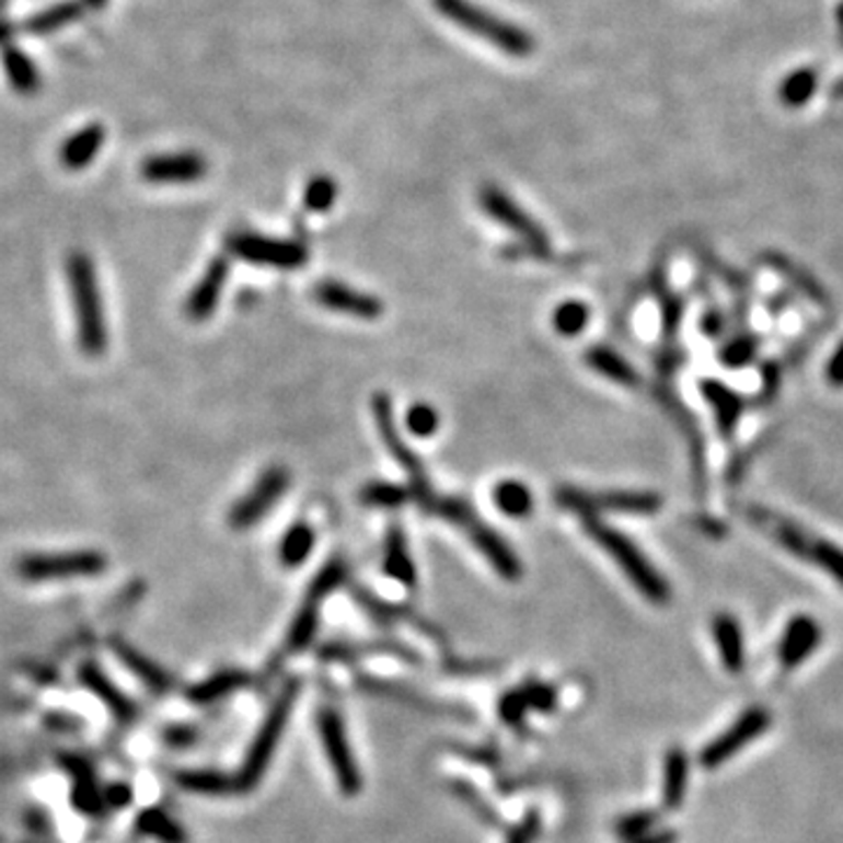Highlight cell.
I'll return each instance as SVG.
<instances>
[{
    "mask_svg": "<svg viewBox=\"0 0 843 843\" xmlns=\"http://www.w3.org/2000/svg\"><path fill=\"white\" fill-rule=\"evenodd\" d=\"M244 684H249V674L246 672H240V670H223V672H216L213 678L205 680L195 684L190 691H188V698L193 703H213L218 698H223L228 694H232V691L242 689Z\"/></svg>",
    "mask_w": 843,
    "mask_h": 843,
    "instance_id": "obj_29",
    "label": "cell"
},
{
    "mask_svg": "<svg viewBox=\"0 0 843 843\" xmlns=\"http://www.w3.org/2000/svg\"><path fill=\"white\" fill-rule=\"evenodd\" d=\"M373 413H376V422H378V429H380V436L384 446L390 448L392 458L401 464V469L406 471L408 478H411V490H413V497L417 501H425L429 495H434L431 490V483H429V476L425 471V464L419 462L417 454L413 450H408L406 441H403V436L396 427V419H394V408H392V401L386 394H378L373 399Z\"/></svg>",
    "mask_w": 843,
    "mask_h": 843,
    "instance_id": "obj_9",
    "label": "cell"
},
{
    "mask_svg": "<svg viewBox=\"0 0 843 843\" xmlns=\"http://www.w3.org/2000/svg\"><path fill=\"white\" fill-rule=\"evenodd\" d=\"M586 361L590 368H596L598 373H602L604 378H610L619 384H635L637 382V373L631 368V363L623 361L619 354H614L610 349H604V347L590 349Z\"/></svg>",
    "mask_w": 843,
    "mask_h": 843,
    "instance_id": "obj_33",
    "label": "cell"
},
{
    "mask_svg": "<svg viewBox=\"0 0 843 843\" xmlns=\"http://www.w3.org/2000/svg\"><path fill=\"white\" fill-rule=\"evenodd\" d=\"M82 12L84 8L80 0H59L55 5H47L41 12L28 14L20 31L28 33V36H49V33L78 22Z\"/></svg>",
    "mask_w": 843,
    "mask_h": 843,
    "instance_id": "obj_23",
    "label": "cell"
},
{
    "mask_svg": "<svg viewBox=\"0 0 843 843\" xmlns=\"http://www.w3.org/2000/svg\"><path fill=\"white\" fill-rule=\"evenodd\" d=\"M195 738H197V731L193 727H169L164 731L166 743L176 746V748H185V746L195 743Z\"/></svg>",
    "mask_w": 843,
    "mask_h": 843,
    "instance_id": "obj_43",
    "label": "cell"
},
{
    "mask_svg": "<svg viewBox=\"0 0 843 843\" xmlns=\"http://www.w3.org/2000/svg\"><path fill=\"white\" fill-rule=\"evenodd\" d=\"M707 390H711V386H707ZM711 399H713V403H715L717 411H719V422H721V427H729V425H734V419H736V413H738V408H736V401L731 399V394H729V392H721L719 386H715V384H713V390H711Z\"/></svg>",
    "mask_w": 843,
    "mask_h": 843,
    "instance_id": "obj_40",
    "label": "cell"
},
{
    "mask_svg": "<svg viewBox=\"0 0 843 843\" xmlns=\"http://www.w3.org/2000/svg\"><path fill=\"white\" fill-rule=\"evenodd\" d=\"M49 727H53V729H57V731H73V729H78L80 727V721L78 719H71V717H66V715H55L53 719H49Z\"/></svg>",
    "mask_w": 843,
    "mask_h": 843,
    "instance_id": "obj_46",
    "label": "cell"
},
{
    "mask_svg": "<svg viewBox=\"0 0 843 843\" xmlns=\"http://www.w3.org/2000/svg\"><path fill=\"white\" fill-rule=\"evenodd\" d=\"M226 244L238 258L277 269H298L308 263L310 256L308 246L302 242L265 238V234L256 232H232Z\"/></svg>",
    "mask_w": 843,
    "mask_h": 843,
    "instance_id": "obj_7",
    "label": "cell"
},
{
    "mask_svg": "<svg viewBox=\"0 0 843 843\" xmlns=\"http://www.w3.org/2000/svg\"><path fill=\"white\" fill-rule=\"evenodd\" d=\"M111 649L117 656V661H120L134 674V678H137L139 682H143L148 689L158 691V694H166V691L174 689L172 674H169L160 663H155L153 659H150V656H146L143 651H139L134 645L125 643L123 637H113L111 639Z\"/></svg>",
    "mask_w": 843,
    "mask_h": 843,
    "instance_id": "obj_19",
    "label": "cell"
},
{
    "mask_svg": "<svg viewBox=\"0 0 843 843\" xmlns=\"http://www.w3.org/2000/svg\"><path fill=\"white\" fill-rule=\"evenodd\" d=\"M769 724H771V715L764 711V707H750V711H746L738 717V721L729 731H724L717 740H713V743L701 752V764L705 769H715L724 764L740 748L762 736Z\"/></svg>",
    "mask_w": 843,
    "mask_h": 843,
    "instance_id": "obj_14",
    "label": "cell"
},
{
    "mask_svg": "<svg viewBox=\"0 0 843 843\" xmlns=\"http://www.w3.org/2000/svg\"><path fill=\"white\" fill-rule=\"evenodd\" d=\"M431 3L446 22L493 45L501 55L528 59L536 53V38L530 28L506 20L490 8L478 5L476 0H431Z\"/></svg>",
    "mask_w": 843,
    "mask_h": 843,
    "instance_id": "obj_1",
    "label": "cell"
},
{
    "mask_svg": "<svg viewBox=\"0 0 843 843\" xmlns=\"http://www.w3.org/2000/svg\"><path fill=\"white\" fill-rule=\"evenodd\" d=\"M495 501L499 506V511H504L506 516H513V518L530 516L532 506H534L530 487L522 485L520 481H501L495 487Z\"/></svg>",
    "mask_w": 843,
    "mask_h": 843,
    "instance_id": "obj_31",
    "label": "cell"
},
{
    "mask_svg": "<svg viewBox=\"0 0 843 843\" xmlns=\"http://www.w3.org/2000/svg\"><path fill=\"white\" fill-rule=\"evenodd\" d=\"M314 300L333 312H343L361 319H376L382 314V302L376 296L354 291L340 281H322L314 289Z\"/></svg>",
    "mask_w": 843,
    "mask_h": 843,
    "instance_id": "obj_17",
    "label": "cell"
},
{
    "mask_svg": "<svg viewBox=\"0 0 843 843\" xmlns=\"http://www.w3.org/2000/svg\"><path fill=\"white\" fill-rule=\"evenodd\" d=\"M3 69L12 90L22 96H33L41 90V71L22 47H3Z\"/></svg>",
    "mask_w": 843,
    "mask_h": 843,
    "instance_id": "obj_24",
    "label": "cell"
},
{
    "mask_svg": "<svg viewBox=\"0 0 843 843\" xmlns=\"http://www.w3.org/2000/svg\"><path fill=\"white\" fill-rule=\"evenodd\" d=\"M337 183L331 176H314L305 188V207L314 213H324L337 199Z\"/></svg>",
    "mask_w": 843,
    "mask_h": 843,
    "instance_id": "obj_37",
    "label": "cell"
},
{
    "mask_svg": "<svg viewBox=\"0 0 843 843\" xmlns=\"http://www.w3.org/2000/svg\"><path fill=\"white\" fill-rule=\"evenodd\" d=\"M678 841V834L674 832H656V834H645L643 839H637L633 843H674Z\"/></svg>",
    "mask_w": 843,
    "mask_h": 843,
    "instance_id": "obj_47",
    "label": "cell"
},
{
    "mask_svg": "<svg viewBox=\"0 0 843 843\" xmlns=\"http://www.w3.org/2000/svg\"><path fill=\"white\" fill-rule=\"evenodd\" d=\"M78 680L80 684L90 691L92 696H96L101 703H104L108 707V713L117 719V721H134L137 719V705H134V701H129L120 689H117V684L111 682L108 674L101 670L94 661H84L80 663L78 668Z\"/></svg>",
    "mask_w": 843,
    "mask_h": 843,
    "instance_id": "obj_18",
    "label": "cell"
},
{
    "mask_svg": "<svg viewBox=\"0 0 843 843\" xmlns=\"http://www.w3.org/2000/svg\"><path fill=\"white\" fill-rule=\"evenodd\" d=\"M345 579H347V569L340 561H333L319 571L308 590L305 604L300 607V612L289 631V651H300L312 643V637L316 633V623H319V610H322L324 598L333 593V590Z\"/></svg>",
    "mask_w": 843,
    "mask_h": 843,
    "instance_id": "obj_12",
    "label": "cell"
},
{
    "mask_svg": "<svg viewBox=\"0 0 843 843\" xmlns=\"http://www.w3.org/2000/svg\"><path fill=\"white\" fill-rule=\"evenodd\" d=\"M752 516L783 548H787L792 555H797L801 561L822 567L830 577L836 579V584L843 586V548L834 546L832 542H824V539L808 534L806 530L797 528L795 522L783 520L773 513L752 511Z\"/></svg>",
    "mask_w": 843,
    "mask_h": 843,
    "instance_id": "obj_4",
    "label": "cell"
},
{
    "mask_svg": "<svg viewBox=\"0 0 843 843\" xmlns=\"http://www.w3.org/2000/svg\"><path fill=\"white\" fill-rule=\"evenodd\" d=\"M406 425H408V431L415 436H422V438L434 436L438 429V413L429 406V403H415V406L408 411Z\"/></svg>",
    "mask_w": 843,
    "mask_h": 843,
    "instance_id": "obj_38",
    "label": "cell"
},
{
    "mask_svg": "<svg viewBox=\"0 0 843 843\" xmlns=\"http://www.w3.org/2000/svg\"><path fill=\"white\" fill-rule=\"evenodd\" d=\"M536 830H539V818H536V816H528V818L522 820V822L518 824V828L513 830L509 843H534Z\"/></svg>",
    "mask_w": 843,
    "mask_h": 843,
    "instance_id": "obj_42",
    "label": "cell"
},
{
    "mask_svg": "<svg viewBox=\"0 0 843 843\" xmlns=\"http://www.w3.org/2000/svg\"><path fill=\"white\" fill-rule=\"evenodd\" d=\"M686 769L689 762L680 748H672L666 757V781H663V801L666 808H680L686 789Z\"/></svg>",
    "mask_w": 843,
    "mask_h": 843,
    "instance_id": "obj_30",
    "label": "cell"
},
{
    "mask_svg": "<svg viewBox=\"0 0 843 843\" xmlns=\"http://www.w3.org/2000/svg\"><path fill=\"white\" fill-rule=\"evenodd\" d=\"M66 277H69V291L73 300L76 326H78V347L88 357H101L108 345L104 302L96 281V269L88 253L73 251L66 261Z\"/></svg>",
    "mask_w": 843,
    "mask_h": 843,
    "instance_id": "obj_2",
    "label": "cell"
},
{
    "mask_svg": "<svg viewBox=\"0 0 843 843\" xmlns=\"http://www.w3.org/2000/svg\"><path fill=\"white\" fill-rule=\"evenodd\" d=\"M71 804L76 811L96 818L106 811L104 789H99L96 775H84V778H76L71 787Z\"/></svg>",
    "mask_w": 843,
    "mask_h": 843,
    "instance_id": "obj_34",
    "label": "cell"
},
{
    "mask_svg": "<svg viewBox=\"0 0 843 843\" xmlns=\"http://www.w3.org/2000/svg\"><path fill=\"white\" fill-rule=\"evenodd\" d=\"M296 698H298V682H291L289 686L281 691V696L275 703L273 711L267 713L256 740H253V743H251V750L246 754V762H244V766H242V771L238 775L240 792H249V789H253V787L261 783V778L265 775L269 762H273L275 750L279 746V740L284 736L286 727H289V719H291V711H293Z\"/></svg>",
    "mask_w": 843,
    "mask_h": 843,
    "instance_id": "obj_5",
    "label": "cell"
},
{
    "mask_svg": "<svg viewBox=\"0 0 843 843\" xmlns=\"http://www.w3.org/2000/svg\"><path fill=\"white\" fill-rule=\"evenodd\" d=\"M656 820H659V816L656 813H649V811H639V813H631L623 820H619L616 824V832L621 834V839H626L628 843L643 839L645 834H649V830L656 824Z\"/></svg>",
    "mask_w": 843,
    "mask_h": 843,
    "instance_id": "obj_39",
    "label": "cell"
},
{
    "mask_svg": "<svg viewBox=\"0 0 843 843\" xmlns=\"http://www.w3.org/2000/svg\"><path fill=\"white\" fill-rule=\"evenodd\" d=\"M586 324H588V308L584 305V302H577V300L563 302V305L553 314L555 331H558L561 335H567V337L581 333L586 328Z\"/></svg>",
    "mask_w": 843,
    "mask_h": 843,
    "instance_id": "obj_36",
    "label": "cell"
},
{
    "mask_svg": "<svg viewBox=\"0 0 843 843\" xmlns=\"http://www.w3.org/2000/svg\"><path fill=\"white\" fill-rule=\"evenodd\" d=\"M207 160L199 153H164L141 162V178L148 183H195L207 174Z\"/></svg>",
    "mask_w": 843,
    "mask_h": 843,
    "instance_id": "obj_16",
    "label": "cell"
},
{
    "mask_svg": "<svg viewBox=\"0 0 843 843\" xmlns=\"http://www.w3.org/2000/svg\"><path fill=\"white\" fill-rule=\"evenodd\" d=\"M413 499L411 487L392 483H370L361 490V501L376 509H401L403 504Z\"/></svg>",
    "mask_w": 843,
    "mask_h": 843,
    "instance_id": "obj_35",
    "label": "cell"
},
{
    "mask_svg": "<svg viewBox=\"0 0 843 843\" xmlns=\"http://www.w3.org/2000/svg\"><path fill=\"white\" fill-rule=\"evenodd\" d=\"M828 380L834 386H843V345L836 349V354H834L830 366H828Z\"/></svg>",
    "mask_w": 843,
    "mask_h": 843,
    "instance_id": "obj_44",
    "label": "cell"
},
{
    "mask_svg": "<svg viewBox=\"0 0 843 843\" xmlns=\"http://www.w3.org/2000/svg\"><path fill=\"white\" fill-rule=\"evenodd\" d=\"M820 626L811 616H797L789 623L778 649L783 668H797L820 645Z\"/></svg>",
    "mask_w": 843,
    "mask_h": 843,
    "instance_id": "obj_22",
    "label": "cell"
},
{
    "mask_svg": "<svg viewBox=\"0 0 843 843\" xmlns=\"http://www.w3.org/2000/svg\"><path fill=\"white\" fill-rule=\"evenodd\" d=\"M16 31L20 28H16L5 14H0V47L12 45V38L16 36Z\"/></svg>",
    "mask_w": 843,
    "mask_h": 843,
    "instance_id": "obj_45",
    "label": "cell"
},
{
    "mask_svg": "<svg viewBox=\"0 0 843 843\" xmlns=\"http://www.w3.org/2000/svg\"><path fill=\"white\" fill-rule=\"evenodd\" d=\"M80 3H82V8L96 12V10H104L108 5V0H80Z\"/></svg>",
    "mask_w": 843,
    "mask_h": 843,
    "instance_id": "obj_48",
    "label": "cell"
},
{
    "mask_svg": "<svg viewBox=\"0 0 843 843\" xmlns=\"http://www.w3.org/2000/svg\"><path fill=\"white\" fill-rule=\"evenodd\" d=\"M8 10V0H0V14H5Z\"/></svg>",
    "mask_w": 843,
    "mask_h": 843,
    "instance_id": "obj_49",
    "label": "cell"
},
{
    "mask_svg": "<svg viewBox=\"0 0 843 843\" xmlns=\"http://www.w3.org/2000/svg\"><path fill=\"white\" fill-rule=\"evenodd\" d=\"M131 799H134V792L125 783H115V785H108L104 789L106 808H125V806L131 804Z\"/></svg>",
    "mask_w": 843,
    "mask_h": 843,
    "instance_id": "obj_41",
    "label": "cell"
},
{
    "mask_svg": "<svg viewBox=\"0 0 843 843\" xmlns=\"http://www.w3.org/2000/svg\"><path fill=\"white\" fill-rule=\"evenodd\" d=\"M137 830L143 836H150L160 843H185L188 841V834H185L181 824L166 811H162V808H155V806H150V808H146V811L139 813Z\"/></svg>",
    "mask_w": 843,
    "mask_h": 843,
    "instance_id": "obj_28",
    "label": "cell"
},
{
    "mask_svg": "<svg viewBox=\"0 0 843 843\" xmlns=\"http://www.w3.org/2000/svg\"><path fill=\"white\" fill-rule=\"evenodd\" d=\"M481 207L487 216H493L497 223L516 232L520 240H526L530 251L539 253V256L548 253V234L542 230V226H539L528 211H522L518 201L499 190L497 185H485L481 190Z\"/></svg>",
    "mask_w": 843,
    "mask_h": 843,
    "instance_id": "obj_10",
    "label": "cell"
},
{
    "mask_svg": "<svg viewBox=\"0 0 843 843\" xmlns=\"http://www.w3.org/2000/svg\"><path fill=\"white\" fill-rule=\"evenodd\" d=\"M108 558L101 551H59L26 553L14 569L24 581H55L76 577H96L106 571Z\"/></svg>",
    "mask_w": 843,
    "mask_h": 843,
    "instance_id": "obj_6",
    "label": "cell"
},
{
    "mask_svg": "<svg viewBox=\"0 0 843 843\" xmlns=\"http://www.w3.org/2000/svg\"><path fill=\"white\" fill-rule=\"evenodd\" d=\"M174 781L181 789L195 792V795H228V792L240 789L238 778H230L226 773L218 771H178Z\"/></svg>",
    "mask_w": 843,
    "mask_h": 843,
    "instance_id": "obj_27",
    "label": "cell"
},
{
    "mask_svg": "<svg viewBox=\"0 0 843 843\" xmlns=\"http://www.w3.org/2000/svg\"><path fill=\"white\" fill-rule=\"evenodd\" d=\"M312 546H314L312 528H308L305 522H298V526H293L281 539L279 561L286 567H298L308 561V555L312 553Z\"/></svg>",
    "mask_w": 843,
    "mask_h": 843,
    "instance_id": "obj_32",
    "label": "cell"
},
{
    "mask_svg": "<svg viewBox=\"0 0 843 843\" xmlns=\"http://www.w3.org/2000/svg\"><path fill=\"white\" fill-rule=\"evenodd\" d=\"M230 265L226 258H213L211 265L205 269V275H201L193 293L188 296V302H185V314H188L193 322H205L207 316H211L218 305V298L223 293Z\"/></svg>",
    "mask_w": 843,
    "mask_h": 843,
    "instance_id": "obj_20",
    "label": "cell"
},
{
    "mask_svg": "<svg viewBox=\"0 0 843 843\" xmlns=\"http://www.w3.org/2000/svg\"><path fill=\"white\" fill-rule=\"evenodd\" d=\"M584 528L590 536H593V542H598V546H602L607 553L612 555L614 563L623 571H626V577L633 581V586L649 602L666 604L670 600V588H668L666 579L649 565L643 551H639L628 536H623L621 532L607 528L604 522H600L596 518H586Z\"/></svg>",
    "mask_w": 843,
    "mask_h": 843,
    "instance_id": "obj_3",
    "label": "cell"
},
{
    "mask_svg": "<svg viewBox=\"0 0 843 843\" xmlns=\"http://www.w3.org/2000/svg\"><path fill=\"white\" fill-rule=\"evenodd\" d=\"M715 639L721 654L724 668L729 672H738L746 663V651H743V633H740L738 621L729 614H719L715 619Z\"/></svg>",
    "mask_w": 843,
    "mask_h": 843,
    "instance_id": "obj_26",
    "label": "cell"
},
{
    "mask_svg": "<svg viewBox=\"0 0 843 843\" xmlns=\"http://www.w3.org/2000/svg\"><path fill=\"white\" fill-rule=\"evenodd\" d=\"M319 731H322V740L326 748V757L331 762V769L335 773V781L340 785L347 797H354L361 792V773L354 754L349 748V740L345 734V724L333 707H324L319 713Z\"/></svg>",
    "mask_w": 843,
    "mask_h": 843,
    "instance_id": "obj_11",
    "label": "cell"
},
{
    "mask_svg": "<svg viewBox=\"0 0 843 843\" xmlns=\"http://www.w3.org/2000/svg\"><path fill=\"white\" fill-rule=\"evenodd\" d=\"M289 481H291L289 471H286L284 466L267 469L265 474L258 478V483L253 485V490L232 506L230 526L234 530H249V528L256 526L263 516L269 513L275 501L286 493Z\"/></svg>",
    "mask_w": 843,
    "mask_h": 843,
    "instance_id": "obj_13",
    "label": "cell"
},
{
    "mask_svg": "<svg viewBox=\"0 0 843 843\" xmlns=\"http://www.w3.org/2000/svg\"><path fill=\"white\" fill-rule=\"evenodd\" d=\"M384 571L392 579H396L403 586H415L417 581V571L415 563L408 553V542L406 534L401 532V528H392L386 532V546H384Z\"/></svg>",
    "mask_w": 843,
    "mask_h": 843,
    "instance_id": "obj_25",
    "label": "cell"
},
{
    "mask_svg": "<svg viewBox=\"0 0 843 843\" xmlns=\"http://www.w3.org/2000/svg\"><path fill=\"white\" fill-rule=\"evenodd\" d=\"M555 501L563 509L584 513H654L659 511L661 499L651 493H586L575 487H563L555 493Z\"/></svg>",
    "mask_w": 843,
    "mask_h": 843,
    "instance_id": "obj_8",
    "label": "cell"
},
{
    "mask_svg": "<svg viewBox=\"0 0 843 843\" xmlns=\"http://www.w3.org/2000/svg\"><path fill=\"white\" fill-rule=\"evenodd\" d=\"M458 528H462L471 536L474 546L485 555L487 563H490L504 579L513 581L522 575V565L518 561V555L493 528L485 526V522L476 516V511H471Z\"/></svg>",
    "mask_w": 843,
    "mask_h": 843,
    "instance_id": "obj_15",
    "label": "cell"
},
{
    "mask_svg": "<svg viewBox=\"0 0 843 843\" xmlns=\"http://www.w3.org/2000/svg\"><path fill=\"white\" fill-rule=\"evenodd\" d=\"M104 141H106L104 125L99 123L84 125L61 143L59 162L69 169V172H80V169H84L96 160L99 150L104 148Z\"/></svg>",
    "mask_w": 843,
    "mask_h": 843,
    "instance_id": "obj_21",
    "label": "cell"
}]
</instances>
